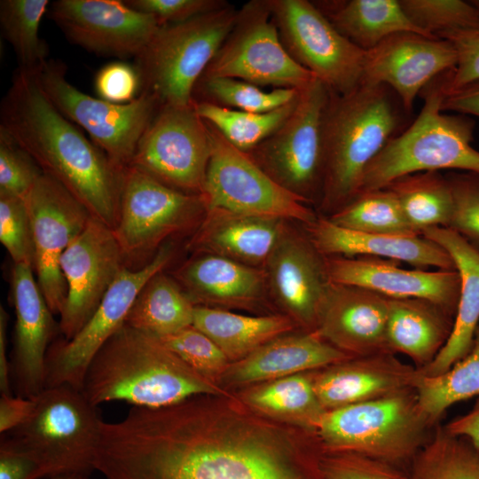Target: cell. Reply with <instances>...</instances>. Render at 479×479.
I'll return each instance as SVG.
<instances>
[{"label": "cell", "mask_w": 479, "mask_h": 479, "mask_svg": "<svg viewBox=\"0 0 479 479\" xmlns=\"http://www.w3.org/2000/svg\"><path fill=\"white\" fill-rule=\"evenodd\" d=\"M203 396L103 420L94 469L105 479H324L320 447L216 429Z\"/></svg>", "instance_id": "cell-1"}, {"label": "cell", "mask_w": 479, "mask_h": 479, "mask_svg": "<svg viewBox=\"0 0 479 479\" xmlns=\"http://www.w3.org/2000/svg\"><path fill=\"white\" fill-rule=\"evenodd\" d=\"M0 131L60 184L90 214L114 229L123 170L67 118L35 73L18 68L0 108Z\"/></svg>", "instance_id": "cell-2"}, {"label": "cell", "mask_w": 479, "mask_h": 479, "mask_svg": "<svg viewBox=\"0 0 479 479\" xmlns=\"http://www.w3.org/2000/svg\"><path fill=\"white\" fill-rule=\"evenodd\" d=\"M397 94L384 84L361 82L345 94L331 91L325 121V174L319 209L328 216L360 192L365 172L408 125Z\"/></svg>", "instance_id": "cell-3"}, {"label": "cell", "mask_w": 479, "mask_h": 479, "mask_svg": "<svg viewBox=\"0 0 479 479\" xmlns=\"http://www.w3.org/2000/svg\"><path fill=\"white\" fill-rule=\"evenodd\" d=\"M81 391L95 406L124 401L136 407L161 408L216 394V388L157 337L124 324L91 359Z\"/></svg>", "instance_id": "cell-4"}, {"label": "cell", "mask_w": 479, "mask_h": 479, "mask_svg": "<svg viewBox=\"0 0 479 479\" xmlns=\"http://www.w3.org/2000/svg\"><path fill=\"white\" fill-rule=\"evenodd\" d=\"M448 73L420 92L424 104L420 114L369 164L359 192L384 188L400 177L417 172L458 169L479 175V151L471 145L475 121L442 111Z\"/></svg>", "instance_id": "cell-5"}, {"label": "cell", "mask_w": 479, "mask_h": 479, "mask_svg": "<svg viewBox=\"0 0 479 479\" xmlns=\"http://www.w3.org/2000/svg\"><path fill=\"white\" fill-rule=\"evenodd\" d=\"M434 426L421 412L414 388L327 410L315 431L323 452H349L407 470Z\"/></svg>", "instance_id": "cell-6"}, {"label": "cell", "mask_w": 479, "mask_h": 479, "mask_svg": "<svg viewBox=\"0 0 479 479\" xmlns=\"http://www.w3.org/2000/svg\"><path fill=\"white\" fill-rule=\"evenodd\" d=\"M31 415L4 433L0 444L36 460L46 477L90 475L103 421L98 406L81 390L67 385L45 388L35 396Z\"/></svg>", "instance_id": "cell-7"}, {"label": "cell", "mask_w": 479, "mask_h": 479, "mask_svg": "<svg viewBox=\"0 0 479 479\" xmlns=\"http://www.w3.org/2000/svg\"><path fill=\"white\" fill-rule=\"evenodd\" d=\"M231 4L187 21L161 26L135 59L141 91L161 106L193 104L194 87L236 20Z\"/></svg>", "instance_id": "cell-8"}, {"label": "cell", "mask_w": 479, "mask_h": 479, "mask_svg": "<svg viewBox=\"0 0 479 479\" xmlns=\"http://www.w3.org/2000/svg\"><path fill=\"white\" fill-rule=\"evenodd\" d=\"M331 90L314 78L269 137L246 153L282 187L307 203L319 202L325 174V121Z\"/></svg>", "instance_id": "cell-9"}, {"label": "cell", "mask_w": 479, "mask_h": 479, "mask_svg": "<svg viewBox=\"0 0 479 479\" xmlns=\"http://www.w3.org/2000/svg\"><path fill=\"white\" fill-rule=\"evenodd\" d=\"M35 74L53 105L86 131L116 168L123 170L130 165L142 136L161 106L156 97L141 91L126 104L94 98L69 82L60 60L48 59Z\"/></svg>", "instance_id": "cell-10"}, {"label": "cell", "mask_w": 479, "mask_h": 479, "mask_svg": "<svg viewBox=\"0 0 479 479\" xmlns=\"http://www.w3.org/2000/svg\"><path fill=\"white\" fill-rule=\"evenodd\" d=\"M207 125L211 155L200 194L206 209L290 219L304 225L318 218L309 203L279 185L246 153L232 145L210 124Z\"/></svg>", "instance_id": "cell-11"}, {"label": "cell", "mask_w": 479, "mask_h": 479, "mask_svg": "<svg viewBox=\"0 0 479 479\" xmlns=\"http://www.w3.org/2000/svg\"><path fill=\"white\" fill-rule=\"evenodd\" d=\"M205 213L200 194L179 191L129 166L123 171L114 232L125 261H137L168 238L200 224Z\"/></svg>", "instance_id": "cell-12"}, {"label": "cell", "mask_w": 479, "mask_h": 479, "mask_svg": "<svg viewBox=\"0 0 479 479\" xmlns=\"http://www.w3.org/2000/svg\"><path fill=\"white\" fill-rule=\"evenodd\" d=\"M201 76L298 90L315 78L285 49L267 0H250L238 10L231 32Z\"/></svg>", "instance_id": "cell-13"}, {"label": "cell", "mask_w": 479, "mask_h": 479, "mask_svg": "<svg viewBox=\"0 0 479 479\" xmlns=\"http://www.w3.org/2000/svg\"><path fill=\"white\" fill-rule=\"evenodd\" d=\"M267 1L280 40L295 62L334 93L361 84L366 51L341 34L312 1Z\"/></svg>", "instance_id": "cell-14"}, {"label": "cell", "mask_w": 479, "mask_h": 479, "mask_svg": "<svg viewBox=\"0 0 479 479\" xmlns=\"http://www.w3.org/2000/svg\"><path fill=\"white\" fill-rule=\"evenodd\" d=\"M210 155L209 130L193 104L161 106L130 166L179 191L201 194Z\"/></svg>", "instance_id": "cell-15"}, {"label": "cell", "mask_w": 479, "mask_h": 479, "mask_svg": "<svg viewBox=\"0 0 479 479\" xmlns=\"http://www.w3.org/2000/svg\"><path fill=\"white\" fill-rule=\"evenodd\" d=\"M173 256L165 245L144 266L123 268L84 326L71 339L49 347L45 361V388L70 385L82 389L91 359L124 324L137 294L148 280L163 271Z\"/></svg>", "instance_id": "cell-16"}, {"label": "cell", "mask_w": 479, "mask_h": 479, "mask_svg": "<svg viewBox=\"0 0 479 479\" xmlns=\"http://www.w3.org/2000/svg\"><path fill=\"white\" fill-rule=\"evenodd\" d=\"M23 200L33 233L37 283L51 311L60 315L67 299V285L59 261L91 216L60 184L44 173Z\"/></svg>", "instance_id": "cell-17"}, {"label": "cell", "mask_w": 479, "mask_h": 479, "mask_svg": "<svg viewBox=\"0 0 479 479\" xmlns=\"http://www.w3.org/2000/svg\"><path fill=\"white\" fill-rule=\"evenodd\" d=\"M125 263L114 230L90 217L59 261L67 285L59 323L64 340H71L88 322Z\"/></svg>", "instance_id": "cell-18"}, {"label": "cell", "mask_w": 479, "mask_h": 479, "mask_svg": "<svg viewBox=\"0 0 479 479\" xmlns=\"http://www.w3.org/2000/svg\"><path fill=\"white\" fill-rule=\"evenodd\" d=\"M48 16L73 44L120 59H136L161 27L120 0H57Z\"/></svg>", "instance_id": "cell-19"}, {"label": "cell", "mask_w": 479, "mask_h": 479, "mask_svg": "<svg viewBox=\"0 0 479 479\" xmlns=\"http://www.w3.org/2000/svg\"><path fill=\"white\" fill-rule=\"evenodd\" d=\"M456 64L457 53L450 41L403 32L366 51L361 82L389 87L412 114L416 97Z\"/></svg>", "instance_id": "cell-20"}, {"label": "cell", "mask_w": 479, "mask_h": 479, "mask_svg": "<svg viewBox=\"0 0 479 479\" xmlns=\"http://www.w3.org/2000/svg\"><path fill=\"white\" fill-rule=\"evenodd\" d=\"M389 310V298L361 287L330 281L318 310L314 332L351 357L392 353L387 341Z\"/></svg>", "instance_id": "cell-21"}, {"label": "cell", "mask_w": 479, "mask_h": 479, "mask_svg": "<svg viewBox=\"0 0 479 479\" xmlns=\"http://www.w3.org/2000/svg\"><path fill=\"white\" fill-rule=\"evenodd\" d=\"M325 263L331 282L392 299H425L456 313L460 286L456 270L407 269L400 262L373 256H325Z\"/></svg>", "instance_id": "cell-22"}, {"label": "cell", "mask_w": 479, "mask_h": 479, "mask_svg": "<svg viewBox=\"0 0 479 479\" xmlns=\"http://www.w3.org/2000/svg\"><path fill=\"white\" fill-rule=\"evenodd\" d=\"M34 268L13 265L11 296L15 312L14 346L11 371L16 396L32 397L45 389L46 355L57 328L43 294L35 280Z\"/></svg>", "instance_id": "cell-23"}, {"label": "cell", "mask_w": 479, "mask_h": 479, "mask_svg": "<svg viewBox=\"0 0 479 479\" xmlns=\"http://www.w3.org/2000/svg\"><path fill=\"white\" fill-rule=\"evenodd\" d=\"M267 287L278 302L309 332H314L318 307L330 282L321 255L308 235L287 226L267 259Z\"/></svg>", "instance_id": "cell-24"}, {"label": "cell", "mask_w": 479, "mask_h": 479, "mask_svg": "<svg viewBox=\"0 0 479 479\" xmlns=\"http://www.w3.org/2000/svg\"><path fill=\"white\" fill-rule=\"evenodd\" d=\"M321 369L312 378L326 411L414 388L419 377L415 366L392 353L349 357Z\"/></svg>", "instance_id": "cell-25"}, {"label": "cell", "mask_w": 479, "mask_h": 479, "mask_svg": "<svg viewBox=\"0 0 479 479\" xmlns=\"http://www.w3.org/2000/svg\"><path fill=\"white\" fill-rule=\"evenodd\" d=\"M304 226L314 247L325 256H373L418 269L455 270L450 255L422 235L362 232L339 226L326 216Z\"/></svg>", "instance_id": "cell-26"}, {"label": "cell", "mask_w": 479, "mask_h": 479, "mask_svg": "<svg viewBox=\"0 0 479 479\" xmlns=\"http://www.w3.org/2000/svg\"><path fill=\"white\" fill-rule=\"evenodd\" d=\"M286 227L282 219L206 209L190 247L201 254L263 268Z\"/></svg>", "instance_id": "cell-27"}, {"label": "cell", "mask_w": 479, "mask_h": 479, "mask_svg": "<svg viewBox=\"0 0 479 479\" xmlns=\"http://www.w3.org/2000/svg\"><path fill=\"white\" fill-rule=\"evenodd\" d=\"M421 235L441 246L450 255L460 281L451 335L429 365L417 368L420 374L435 376L450 369L472 348L479 324V252L449 227L429 228Z\"/></svg>", "instance_id": "cell-28"}, {"label": "cell", "mask_w": 479, "mask_h": 479, "mask_svg": "<svg viewBox=\"0 0 479 479\" xmlns=\"http://www.w3.org/2000/svg\"><path fill=\"white\" fill-rule=\"evenodd\" d=\"M177 279L199 306L249 307L258 303L267 290L263 268L211 254L187 261Z\"/></svg>", "instance_id": "cell-29"}, {"label": "cell", "mask_w": 479, "mask_h": 479, "mask_svg": "<svg viewBox=\"0 0 479 479\" xmlns=\"http://www.w3.org/2000/svg\"><path fill=\"white\" fill-rule=\"evenodd\" d=\"M349 357L316 332L283 334L234 363L227 375L238 384L270 381L321 369Z\"/></svg>", "instance_id": "cell-30"}, {"label": "cell", "mask_w": 479, "mask_h": 479, "mask_svg": "<svg viewBox=\"0 0 479 479\" xmlns=\"http://www.w3.org/2000/svg\"><path fill=\"white\" fill-rule=\"evenodd\" d=\"M454 317V313L428 300L389 298V350L407 356L416 368L427 366L448 341Z\"/></svg>", "instance_id": "cell-31"}, {"label": "cell", "mask_w": 479, "mask_h": 479, "mask_svg": "<svg viewBox=\"0 0 479 479\" xmlns=\"http://www.w3.org/2000/svg\"><path fill=\"white\" fill-rule=\"evenodd\" d=\"M312 2L341 34L365 51L398 33L412 32L429 36L411 21L399 0Z\"/></svg>", "instance_id": "cell-32"}, {"label": "cell", "mask_w": 479, "mask_h": 479, "mask_svg": "<svg viewBox=\"0 0 479 479\" xmlns=\"http://www.w3.org/2000/svg\"><path fill=\"white\" fill-rule=\"evenodd\" d=\"M288 316H247L195 305L192 326L208 336L229 361H239L294 326Z\"/></svg>", "instance_id": "cell-33"}, {"label": "cell", "mask_w": 479, "mask_h": 479, "mask_svg": "<svg viewBox=\"0 0 479 479\" xmlns=\"http://www.w3.org/2000/svg\"><path fill=\"white\" fill-rule=\"evenodd\" d=\"M194 308L179 283L161 271L139 292L125 325L161 338L192 326Z\"/></svg>", "instance_id": "cell-34"}, {"label": "cell", "mask_w": 479, "mask_h": 479, "mask_svg": "<svg viewBox=\"0 0 479 479\" xmlns=\"http://www.w3.org/2000/svg\"><path fill=\"white\" fill-rule=\"evenodd\" d=\"M397 197L412 229L421 233L433 227H448L453 198L447 176L424 171L400 177L387 186Z\"/></svg>", "instance_id": "cell-35"}, {"label": "cell", "mask_w": 479, "mask_h": 479, "mask_svg": "<svg viewBox=\"0 0 479 479\" xmlns=\"http://www.w3.org/2000/svg\"><path fill=\"white\" fill-rule=\"evenodd\" d=\"M414 389L421 412L433 426L452 405L479 397V324L470 351L439 375L419 373Z\"/></svg>", "instance_id": "cell-36"}, {"label": "cell", "mask_w": 479, "mask_h": 479, "mask_svg": "<svg viewBox=\"0 0 479 479\" xmlns=\"http://www.w3.org/2000/svg\"><path fill=\"white\" fill-rule=\"evenodd\" d=\"M408 479H479V448L437 425L407 468Z\"/></svg>", "instance_id": "cell-37"}, {"label": "cell", "mask_w": 479, "mask_h": 479, "mask_svg": "<svg viewBox=\"0 0 479 479\" xmlns=\"http://www.w3.org/2000/svg\"><path fill=\"white\" fill-rule=\"evenodd\" d=\"M298 97L283 106L265 113L234 110L208 102H193V106L199 116L232 145L247 153L286 122L294 111Z\"/></svg>", "instance_id": "cell-38"}, {"label": "cell", "mask_w": 479, "mask_h": 479, "mask_svg": "<svg viewBox=\"0 0 479 479\" xmlns=\"http://www.w3.org/2000/svg\"><path fill=\"white\" fill-rule=\"evenodd\" d=\"M50 4L48 0L0 1L2 32L15 52L20 69L36 73L48 60V46L40 38L39 28Z\"/></svg>", "instance_id": "cell-39"}, {"label": "cell", "mask_w": 479, "mask_h": 479, "mask_svg": "<svg viewBox=\"0 0 479 479\" xmlns=\"http://www.w3.org/2000/svg\"><path fill=\"white\" fill-rule=\"evenodd\" d=\"M247 402L258 410L290 417L314 430L326 412L315 392L312 376L303 373L267 381L248 394Z\"/></svg>", "instance_id": "cell-40"}, {"label": "cell", "mask_w": 479, "mask_h": 479, "mask_svg": "<svg viewBox=\"0 0 479 479\" xmlns=\"http://www.w3.org/2000/svg\"><path fill=\"white\" fill-rule=\"evenodd\" d=\"M326 217L339 226L362 232L420 235L412 231L397 197L387 187L361 192Z\"/></svg>", "instance_id": "cell-41"}, {"label": "cell", "mask_w": 479, "mask_h": 479, "mask_svg": "<svg viewBox=\"0 0 479 479\" xmlns=\"http://www.w3.org/2000/svg\"><path fill=\"white\" fill-rule=\"evenodd\" d=\"M298 95L295 89L265 90L240 79L201 76L194 87L192 99L234 110L265 113L292 102Z\"/></svg>", "instance_id": "cell-42"}, {"label": "cell", "mask_w": 479, "mask_h": 479, "mask_svg": "<svg viewBox=\"0 0 479 479\" xmlns=\"http://www.w3.org/2000/svg\"><path fill=\"white\" fill-rule=\"evenodd\" d=\"M411 21L429 36L452 30H479V10L470 1L399 0ZM437 37V36H436Z\"/></svg>", "instance_id": "cell-43"}, {"label": "cell", "mask_w": 479, "mask_h": 479, "mask_svg": "<svg viewBox=\"0 0 479 479\" xmlns=\"http://www.w3.org/2000/svg\"><path fill=\"white\" fill-rule=\"evenodd\" d=\"M158 339L190 368L211 382L216 375L224 373L229 365L219 347L193 326Z\"/></svg>", "instance_id": "cell-44"}, {"label": "cell", "mask_w": 479, "mask_h": 479, "mask_svg": "<svg viewBox=\"0 0 479 479\" xmlns=\"http://www.w3.org/2000/svg\"><path fill=\"white\" fill-rule=\"evenodd\" d=\"M0 241L14 264H28L35 270L33 233L23 199L0 193Z\"/></svg>", "instance_id": "cell-45"}, {"label": "cell", "mask_w": 479, "mask_h": 479, "mask_svg": "<svg viewBox=\"0 0 479 479\" xmlns=\"http://www.w3.org/2000/svg\"><path fill=\"white\" fill-rule=\"evenodd\" d=\"M447 177L453 198L448 227L479 252V175L453 173Z\"/></svg>", "instance_id": "cell-46"}, {"label": "cell", "mask_w": 479, "mask_h": 479, "mask_svg": "<svg viewBox=\"0 0 479 479\" xmlns=\"http://www.w3.org/2000/svg\"><path fill=\"white\" fill-rule=\"evenodd\" d=\"M320 469L324 479H408L404 468L349 452H323Z\"/></svg>", "instance_id": "cell-47"}, {"label": "cell", "mask_w": 479, "mask_h": 479, "mask_svg": "<svg viewBox=\"0 0 479 479\" xmlns=\"http://www.w3.org/2000/svg\"><path fill=\"white\" fill-rule=\"evenodd\" d=\"M42 173L33 159L0 131V193L23 199Z\"/></svg>", "instance_id": "cell-48"}, {"label": "cell", "mask_w": 479, "mask_h": 479, "mask_svg": "<svg viewBox=\"0 0 479 479\" xmlns=\"http://www.w3.org/2000/svg\"><path fill=\"white\" fill-rule=\"evenodd\" d=\"M437 37L452 43L457 53V64L444 82L445 95L468 83L479 81V30L442 32Z\"/></svg>", "instance_id": "cell-49"}, {"label": "cell", "mask_w": 479, "mask_h": 479, "mask_svg": "<svg viewBox=\"0 0 479 479\" xmlns=\"http://www.w3.org/2000/svg\"><path fill=\"white\" fill-rule=\"evenodd\" d=\"M125 3L153 16L161 26L182 23L230 4L224 0H125Z\"/></svg>", "instance_id": "cell-50"}, {"label": "cell", "mask_w": 479, "mask_h": 479, "mask_svg": "<svg viewBox=\"0 0 479 479\" xmlns=\"http://www.w3.org/2000/svg\"><path fill=\"white\" fill-rule=\"evenodd\" d=\"M95 90L99 98L115 104L134 100L141 92V80L136 67L122 61L104 66L96 75Z\"/></svg>", "instance_id": "cell-51"}, {"label": "cell", "mask_w": 479, "mask_h": 479, "mask_svg": "<svg viewBox=\"0 0 479 479\" xmlns=\"http://www.w3.org/2000/svg\"><path fill=\"white\" fill-rule=\"evenodd\" d=\"M42 466L30 456L0 444V479L45 477Z\"/></svg>", "instance_id": "cell-52"}, {"label": "cell", "mask_w": 479, "mask_h": 479, "mask_svg": "<svg viewBox=\"0 0 479 479\" xmlns=\"http://www.w3.org/2000/svg\"><path fill=\"white\" fill-rule=\"evenodd\" d=\"M36 404V397L1 395L0 432H9L20 427L31 415Z\"/></svg>", "instance_id": "cell-53"}, {"label": "cell", "mask_w": 479, "mask_h": 479, "mask_svg": "<svg viewBox=\"0 0 479 479\" xmlns=\"http://www.w3.org/2000/svg\"><path fill=\"white\" fill-rule=\"evenodd\" d=\"M442 111L479 117V81L448 93L442 103Z\"/></svg>", "instance_id": "cell-54"}, {"label": "cell", "mask_w": 479, "mask_h": 479, "mask_svg": "<svg viewBox=\"0 0 479 479\" xmlns=\"http://www.w3.org/2000/svg\"><path fill=\"white\" fill-rule=\"evenodd\" d=\"M444 427L449 433L466 437L479 448V397L468 412L452 420Z\"/></svg>", "instance_id": "cell-55"}, {"label": "cell", "mask_w": 479, "mask_h": 479, "mask_svg": "<svg viewBox=\"0 0 479 479\" xmlns=\"http://www.w3.org/2000/svg\"><path fill=\"white\" fill-rule=\"evenodd\" d=\"M8 314L1 305L0 307V391L1 395L12 394V371L6 355V328Z\"/></svg>", "instance_id": "cell-56"}, {"label": "cell", "mask_w": 479, "mask_h": 479, "mask_svg": "<svg viewBox=\"0 0 479 479\" xmlns=\"http://www.w3.org/2000/svg\"><path fill=\"white\" fill-rule=\"evenodd\" d=\"M50 479H90V475L85 474H63L51 476Z\"/></svg>", "instance_id": "cell-57"}, {"label": "cell", "mask_w": 479, "mask_h": 479, "mask_svg": "<svg viewBox=\"0 0 479 479\" xmlns=\"http://www.w3.org/2000/svg\"><path fill=\"white\" fill-rule=\"evenodd\" d=\"M470 2L479 10V0H471Z\"/></svg>", "instance_id": "cell-58"}]
</instances>
